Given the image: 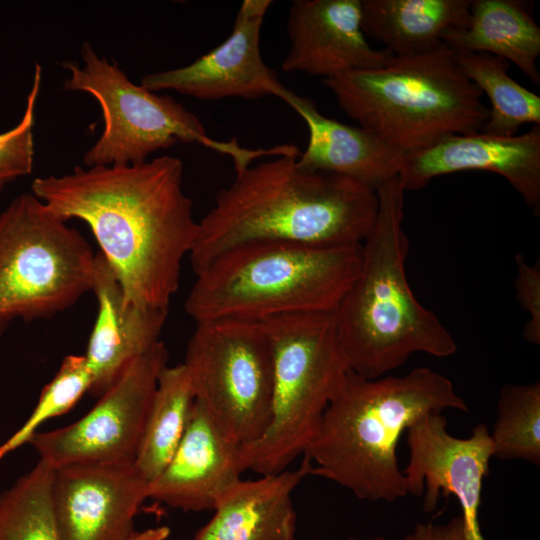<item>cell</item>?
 <instances>
[{
  "instance_id": "obj_1",
  "label": "cell",
  "mask_w": 540,
  "mask_h": 540,
  "mask_svg": "<svg viewBox=\"0 0 540 540\" xmlns=\"http://www.w3.org/2000/svg\"><path fill=\"white\" fill-rule=\"evenodd\" d=\"M183 175L182 161L164 155L132 165L77 166L37 177L31 190L67 222L89 226L127 304L168 310L198 229Z\"/></svg>"
},
{
  "instance_id": "obj_2",
  "label": "cell",
  "mask_w": 540,
  "mask_h": 540,
  "mask_svg": "<svg viewBox=\"0 0 540 540\" xmlns=\"http://www.w3.org/2000/svg\"><path fill=\"white\" fill-rule=\"evenodd\" d=\"M294 155L250 165L220 190L198 221L189 253L195 274L222 253L253 242L317 246L362 244L378 213L372 188L338 174L308 170Z\"/></svg>"
},
{
  "instance_id": "obj_3",
  "label": "cell",
  "mask_w": 540,
  "mask_h": 540,
  "mask_svg": "<svg viewBox=\"0 0 540 540\" xmlns=\"http://www.w3.org/2000/svg\"><path fill=\"white\" fill-rule=\"evenodd\" d=\"M446 409L467 412L468 406L446 376L428 367L375 379L350 371L303 454L310 475L327 478L361 500L404 497L398 441L420 417Z\"/></svg>"
},
{
  "instance_id": "obj_4",
  "label": "cell",
  "mask_w": 540,
  "mask_h": 540,
  "mask_svg": "<svg viewBox=\"0 0 540 540\" xmlns=\"http://www.w3.org/2000/svg\"><path fill=\"white\" fill-rule=\"evenodd\" d=\"M374 226L362 243L359 276L334 312L339 345L351 372L375 379L414 353L444 358L457 345L437 315L415 297L406 275L404 187L394 177L377 189Z\"/></svg>"
},
{
  "instance_id": "obj_5",
  "label": "cell",
  "mask_w": 540,
  "mask_h": 540,
  "mask_svg": "<svg viewBox=\"0 0 540 540\" xmlns=\"http://www.w3.org/2000/svg\"><path fill=\"white\" fill-rule=\"evenodd\" d=\"M362 244L253 242L222 253L196 274L185 301L195 321H264L334 313L359 276Z\"/></svg>"
},
{
  "instance_id": "obj_6",
  "label": "cell",
  "mask_w": 540,
  "mask_h": 540,
  "mask_svg": "<svg viewBox=\"0 0 540 540\" xmlns=\"http://www.w3.org/2000/svg\"><path fill=\"white\" fill-rule=\"evenodd\" d=\"M322 83L349 118L403 156L451 135L482 132L489 117L482 92L445 44Z\"/></svg>"
},
{
  "instance_id": "obj_7",
  "label": "cell",
  "mask_w": 540,
  "mask_h": 540,
  "mask_svg": "<svg viewBox=\"0 0 540 540\" xmlns=\"http://www.w3.org/2000/svg\"><path fill=\"white\" fill-rule=\"evenodd\" d=\"M271 344L273 387L268 425L241 445L244 471L286 470L316 435L329 403L350 372L334 313H302L261 321Z\"/></svg>"
},
{
  "instance_id": "obj_8",
  "label": "cell",
  "mask_w": 540,
  "mask_h": 540,
  "mask_svg": "<svg viewBox=\"0 0 540 540\" xmlns=\"http://www.w3.org/2000/svg\"><path fill=\"white\" fill-rule=\"evenodd\" d=\"M83 66L65 62L69 71L64 88L85 92L99 103L104 129L83 156L85 167L143 163L159 150L178 142L203 145L232 158L236 173L263 155L279 156L282 146L248 149L236 139L215 140L207 135L199 118L170 95H158L132 83L115 62L99 56L84 42Z\"/></svg>"
},
{
  "instance_id": "obj_9",
  "label": "cell",
  "mask_w": 540,
  "mask_h": 540,
  "mask_svg": "<svg viewBox=\"0 0 540 540\" xmlns=\"http://www.w3.org/2000/svg\"><path fill=\"white\" fill-rule=\"evenodd\" d=\"M88 241L32 192L0 213V335L10 324L49 319L91 291Z\"/></svg>"
},
{
  "instance_id": "obj_10",
  "label": "cell",
  "mask_w": 540,
  "mask_h": 540,
  "mask_svg": "<svg viewBox=\"0 0 540 540\" xmlns=\"http://www.w3.org/2000/svg\"><path fill=\"white\" fill-rule=\"evenodd\" d=\"M183 364L195 400L229 437L247 445L263 434L270 418L273 358L262 322L196 323Z\"/></svg>"
},
{
  "instance_id": "obj_11",
  "label": "cell",
  "mask_w": 540,
  "mask_h": 540,
  "mask_svg": "<svg viewBox=\"0 0 540 540\" xmlns=\"http://www.w3.org/2000/svg\"><path fill=\"white\" fill-rule=\"evenodd\" d=\"M162 341L134 359L82 418L36 432L29 444L39 460L59 468L84 463L134 462L161 371L168 365Z\"/></svg>"
},
{
  "instance_id": "obj_12",
  "label": "cell",
  "mask_w": 540,
  "mask_h": 540,
  "mask_svg": "<svg viewBox=\"0 0 540 540\" xmlns=\"http://www.w3.org/2000/svg\"><path fill=\"white\" fill-rule=\"evenodd\" d=\"M410 457L403 474L408 493L423 498L426 513L437 507L440 493L453 494L462 509L465 540H484L479 525L483 480L493 457L490 432L477 424L468 438L447 431L441 413H428L407 430Z\"/></svg>"
},
{
  "instance_id": "obj_13",
  "label": "cell",
  "mask_w": 540,
  "mask_h": 540,
  "mask_svg": "<svg viewBox=\"0 0 540 540\" xmlns=\"http://www.w3.org/2000/svg\"><path fill=\"white\" fill-rule=\"evenodd\" d=\"M271 4V0H244L225 41L189 65L143 76L140 85L155 93L174 90L200 100L269 95L282 99L288 88L264 63L259 46Z\"/></svg>"
},
{
  "instance_id": "obj_14",
  "label": "cell",
  "mask_w": 540,
  "mask_h": 540,
  "mask_svg": "<svg viewBox=\"0 0 540 540\" xmlns=\"http://www.w3.org/2000/svg\"><path fill=\"white\" fill-rule=\"evenodd\" d=\"M148 486L134 462L55 468L52 500L61 539L128 540Z\"/></svg>"
},
{
  "instance_id": "obj_15",
  "label": "cell",
  "mask_w": 540,
  "mask_h": 540,
  "mask_svg": "<svg viewBox=\"0 0 540 540\" xmlns=\"http://www.w3.org/2000/svg\"><path fill=\"white\" fill-rule=\"evenodd\" d=\"M467 170L501 175L538 216L540 124L510 137L484 132L448 136L423 150L404 155L398 177L405 191H414L435 177Z\"/></svg>"
},
{
  "instance_id": "obj_16",
  "label": "cell",
  "mask_w": 540,
  "mask_h": 540,
  "mask_svg": "<svg viewBox=\"0 0 540 540\" xmlns=\"http://www.w3.org/2000/svg\"><path fill=\"white\" fill-rule=\"evenodd\" d=\"M290 48L285 72L328 79L382 67L394 57L372 48L361 26V0H296L287 20Z\"/></svg>"
},
{
  "instance_id": "obj_17",
  "label": "cell",
  "mask_w": 540,
  "mask_h": 540,
  "mask_svg": "<svg viewBox=\"0 0 540 540\" xmlns=\"http://www.w3.org/2000/svg\"><path fill=\"white\" fill-rule=\"evenodd\" d=\"M243 472L241 445L195 400L177 449L149 483L148 498L186 512L214 510Z\"/></svg>"
},
{
  "instance_id": "obj_18",
  "label": "cell",
  "mask_w": 540,
  "mask_h": 540,
  "mask_svg": "<svg viewBox=\"0 0 540 540\" xmlns=\"http://www.w3.org/2000/svg\"><path fill=\"white\" fill-rule=\"evenodd\" d=\"M91 291L98 308L84 356L92 375L89 393L100 397L134 359L160 341L168 310L127 304L100 252L95 255Z\"/></svg>"
},
{
  "instance_id": "obj_19",
  "label": "cell",
  "mask_w": 540,
  "mask_h": 540,
  "mask_svg": "<svg viewBox=\"0 0 540 540\" xmlns=\"http://www.w3.org/2000/svg\"><path fill=\"white\" fill-rule=\"evenodd\" d=\"M305 121L309 139L299 166L348 177L373 190L397 177L403 154L360 126L321 114L315 103L288 89L282 99Z\"/></svg>"
},
{
  "instance_id": "obj_20",
  "label": "cell",
  "mask_w": 540,
  "mask_h": 540,
  "mask_svg": "<svg viewBox=\"0 0 540 540\" xmlns=\"http://www.w3.org/2000/svg\"><path fill=\"white\" fill-rule=\"evenodd\" d=\"M303 460L295 470L240 479L221 497L212 518L194 540H296V512L291 495L310 475Z\"/></svg>"
},
{
  "instance_id": "obj_21",
  "label": "cell",
  "mask_w": 540,
  "mask_h": 540,
  "mask_svg": "<svg viewBox=\"0 0 540 540\" xmlns=\"http://www.w3.org/2000/svg\"><path fill=\"white\" fill-rule=\"evenodd\" d=\"M472 0H361L366 37L394 56L423 53L443 45L453 29L468 25Z\"/></svg>"
},
{
  "instance_id": "obj_22",
  "label": "cell",
  "mask_w": 540,
  "mask_h": 540,
  "mask_svg": "<svg viewBox=\"0 0 540 540\" xmlns=\"http://www.w3.org/2000/svg\"><path fill=\"white\" fill-rule=\"evenodd\" d=\"M443 43L452 50L484 52L514 63L540 85L537 59L540 27L527 2L520 0H472L468 25L447 32Z\"/></svg>"
},
{
  "instance_id": "obj_23",
  "label": "cell",
  "mask_w": 540,
  "mask_h": 540,
  "mask_svg": "<svg viewBox=\"0 0 540 540\" xmlns=\"http://www.w3.org/2000/svg\"><path fill=\"white\" fill-rule=\"evenodd\" d=\"M195 395L183 363L160 373L134 460L139 474L150 483L165 468L188 424Z\"/></svg>"
},
{
  "instance_id": "obj_24",
  "label": "cell",
  "mask_w": 540,
  "mask_h": 540,
  "mask_svg": "<svg viewBox=\"0 0 540 540\" xmlns=\"http://www.w3.org/2000/svg\"><path fill=\"white\" fill-rule=\"evenodd\" d=\"M452 51L461 71L490 100L482 132L510 137L524 124H540V97L509 76L507 60L484 52Z\"/></svg>"
},
{
  "instance_id": "obj_25",
  "label": "cell",
  "mask_w": 540,
  "mask_h": 540,
  "mask_svg": "<svg viewBox=\"0 0 540 540\" xmlns=\"http://www.w3.org/2000/svg\"><path fill=\"white\" fill-rule=\"evenodd\" d=\"M54 468L39 460L0 495V540H62L52 485Z\"/></svg>"
},
{
  "instance_id": "obj_26",
  "label": "cell",
  "mask_w": 540,
  "mask_h": 540,
  "mask_svg": "<svg viewBox=\"0 0 540 540\" xmlns=\"http://www.w3.org/2000/svg\"><path fill=\"white\" fill-rule=\"evenodd\" d=\"M493 456L540 464V383L508 384L499 395L490 433Z\"/></svg>"
},
{
  "instance_id": "obj_27",
  "label": "cell",
  "mask_w": 540,
  "mask_h": 540,
  "mask_svg": "<svg viewBox=\"0 0 540 540\" xmlns=\"http://www.w3.org/2000/svg\"><path fill=\"white\" fill-rule=\"evenodd\" d=\"M92 385V375L84 355H67L40 394L39 400L24 424L2 445L0 460L29 442L47 420L68 412Z\"/></svg>"
},
{
  "instance_id": "obj_28",
  "label": "cell",
  "mask_w": 540,
  "mask_h": 540,
  "mask_svg": "<svg viewBox=\"0 0 540 540\" xmlns=\"http://www.w3.org/2000/svg\"><path fill=\"white\" fill-rule=\"evenodd\" d=\"M42 69L36 64L32 87L27 95L21 120L11 129L0 133V193L11 182L31 173L34 163L36 103L41 86Z\"/></svg>"
},
{
  "instance_id": "obj_29",
  "label": "cell",
  "mask_w": 540,
  "mask_h": 540,
  "mask_svg": "<svg viewBox=\"0 0 540 540\" xmlns=\"http://www.w3.org/2000/svg\"><path fill=\"white\" fill-rule=\"evenodd\" d=\"M517 276L514 282L516 297L529 319L523 337L532 344L540 343V262L528 264L522 254L516 255Z\"/></svg>"
},
{
  "instance_id": "obj_30",
  "label": "cell",
  "mask_w": 540,
  "mask_h": 540,
  "mask_svg": "<svg viewBox=\"0 0 540 540\" xmlns=\"http://www.w3.org/2000/svg\"><path fill=\"white\" fill-rule=\"evenodd\" d=\"M412 535L414 540H465L461 517H455L443 525L417 524Z\"/></svg>"
},
{
  "instance_id": "obj_31",
  "label": "cell",
  "mask_w": 540,
  "mask_h": 540,
  "mask_svg": "<svg viewBox=\"0 0 540 540\" xmlns=\"http://www.w3.org/2000/svg\"><path fill=\"white\" fill-rule=\"evenodd\" d=\"M169 535L170 529L167 526H160L135 532L128 540H166Z\"/></svg>"
},
{
  "instance_id": "obj_32",
  "label": "cell",
  "mask_w": 540,
  "mask_h": 540,
  "mask_svg": "<svg viewBox=\"0 0 540 540\" xmlns=\"http://www.w3.org/2000/svg\"><path fill=\"white\" fill-rule=\"evenodd\" d=\"M348 540H387V539H385L384 537L379 536V537H374V538H371V539H360V538L351 537Z\"/></svg>"
},
{
  "instance_id": "obj_33",
  "label": "cell",
  "mask_w": 540,
  "mask_h": 540,
  "mask_svg": "<svg viewBox=\"0 0 540 540\" xmlns=\"http://www.w3.org/2000/svg\"><path fill=\"white\" fill-rule=\"evenodd\" d=\"M402 540H414V537H413V535L411 534V535L406 536V537H405L404 539H402Z\"/></svg>"
}]
</instances>
